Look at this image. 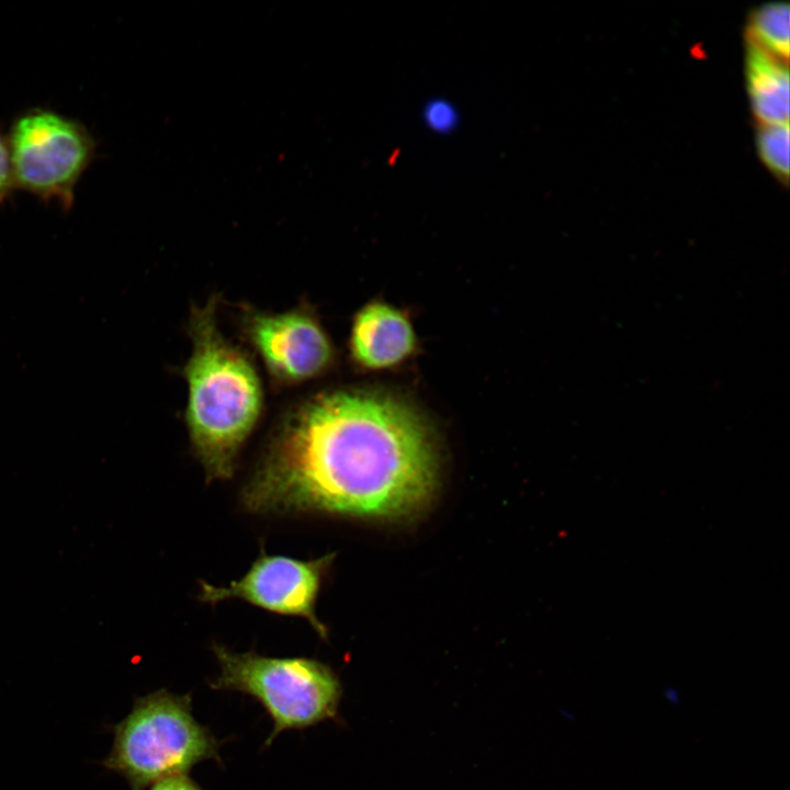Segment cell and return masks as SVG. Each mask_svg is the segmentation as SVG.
Returning <instances> with one entry per match:
<instances>
[{
  "label": "cell",
  "instance_id": "cell-1",
  "mask_svg": "<svg viewBox=\"0 0 790 790\" xmlns=\"http://www.w3.org/2000/svg\"><path fill=\"white\" fill-rule=\"evenodd\" d=\"M435 454L410 408L385 395L339 391L291 413L241 490L253 512L392 517L428 499Z\"/></svg>",
  "mask_w": 790,
  "mask_h": 790
},
{
  "label": "cell",
  "instance_id": "cell-2",
  "mask_svg": "<svg viewBox=\"0 0 790 790\" xmlns=\"http://www.w3.org/2000/svg\"><path fill=\"white\" fill-rule=\"evenodd\" d=\"M190 334L193 348L184 366L190 439L207 478H229L261 411L260 381L246 356L221 334L214 300L193 309Z\"/></svg>",
  "mask_w": 790,
  "mask_h": 790
},
{
  "label": "cell",
  "instance_id": "cell-3",
  "mask_svg": "<svg viewBox=\"0 0 790 790\" xmlns=\"http://www.w3.org/2000/svg\"><path fill=\"white\" fill-rule=\"evenodd\" d=\"M221 742L192 712L189 693L159 689L135 700L114 727L113 746L103 765L125 778L132 790L185 775L204 760L222 764Z\"/></svg>",
  "mask_w": 790,
  "mask_h": 790
},
{
  "label": "cell",
  "instance_id": "cell-4",
  "mask_svg": "<svg viewBox=\"0 0 790 790\" xmlns=\"http://www.w3.org/2000/svg\"><path fill=\"white\" fill-rule=\"evenodd\" d=\"M218 676L213 690L237 691L258 701L273 721L264 746L282 732L303 730L338 714L342 687L326 664L307 657H268L236 653L213 644Z\"/></svg>",
  "mask_w": 790,
  "mask_h": 790
},
{
  "label": "cell",
  "instance_id": "cell-5",
  "mask_svg": "<svg viewBox=\"0 0 790 790\" xmlns=\"http://www.w3.org/2000/svg\"><path fill=\"white\" fill-rule=\"evenodd\" d=\"M14 188L63 211L95 154V142L80 122L50 109L19 114L7 134Z\"/></svg>",
  "mask_w": 790,
  "mask_h": 790
},
{
  "label": "cell",
  "instance_id": "cell-6",
  "mask_svg": "<svg viewBox=\"0 0 790 790\" xmlns=\"http://www.w3.org/2000/svg\"><path fill=\"white\" fill-rule=\"evenodd\" d=\"M332 555L302 561L283 555L261 554L239 580L216 587L200 582V600L216 603L225 599H241L268 611L306 619L316 632L326 636V629L317 619L315 605L324 572Z\"/></svg>",
  "mask_w": 790,
  "mask_h": 790
},
{
  "label": "cell",
  "instance_id": "cell-7",
  "mask_svg": "<svg viewBox=\"0 0 790 790\" xmlns=\"http://www.w3.org/2000/svg\"><path fill=\"white\" fill-rule=\"evenodd\" d=\"M248 336L268 370L286 382H300L321 373L332 359L330 342L308 314L253 313L247 320Z\"/></svg>",
  "mask_w": 790,
  "mask_h": 790
},
{
  "label": "cell",
  "instance_id": "cell-8",
  "mask_svg": "<svg viewBox=\"0 0 790 790\" xmlns=\"http://www.w3.org/2000/svg\"><path fill=\"white\" fill-rule=\"evenodd\" d=\"M415 343L409 320L387 304L374 302L364 306L353 321L351 352L364 368L393 366L413 352Z\"/></svg>",
  "mask_w": 790,
  "mask_h": 790
},
{
  "label": "cell",
  "instance_id": "cell-9",
  "mask_svg": "<svg viewBox=\"0 0 790 790\" xmlns=\"http://www.w3.org/2000/svg\"><path fill=\"white\" fill-rule=\"evenodd\" d=\"M746 87L753 112L761 125L789 123L788 64L748 40Z\"/></svg>",
  "mask_w": 790,
  "mask_h": 790
},
{
  "label": "cell",
  "instance_id": "cell-10",
  "mask_svg": "<svg viewBox=\"0 0 790 790\" xmlns=\"http://www.w3.org/2000/svg\"><path fill=\"white\" fill-rule=\"evenodd\" d=\"M789 4L769 2L755 9L748 21L747 40L788 64Z\"/></svg>",
  "mask_w": 790,
  "mask_h": 790
},
{
  "label": "cell",
  "instance_id": "cell-11",
  "mask_svg": "<svg viewBox=\"0 0 790 790\" xmlns=\"http://www.w3.org/2000/svg\"><path fill=\"white\" fill-rule=\"evenodd\" d=\"M756 146L764 165L781 182L789 178V123L760 125Z\"/></svg>",
  "mask_w": 790,
  "mask_h": 790
},
{
  "label": "cell",
  "instance_id": "cell-12",
  "mask_svg": "<svg viewBox=\"0 0 790 790\" xmlns=\"http://www.w3.org/2000/svg\"><path fill=\"white\" fill-rule=\"evenodd\" d=\"M424 120L430 129L437 133L453 131L459 122L454 105L444 99H433L424 109Z\"/></svg>",
  "mask_w": 790,
  "mask_h": 790
},
{
  "label": "cell",
  "instance_id": "cell-13",
  "mask_svg": "<svg viewBox=\"0 0 790 790\" xmlns=\"http://www.w3.org/2000/svg\"><path fill=\"white\" fill-rule=\"evenodd\" d=\"M14 189L8 139L0 128V204L8 200Z\"/></svg>",
  "mask_w": 790,
  "mask_h": 790
},
{
  "label": "cell",
  "instance_id": "cell-14",
  "mask_svg": "<svg viewBox=\"0 0 790 790\" xmlns=\"http://www.w3.org/2000/svg\"><path fill=\"white\" fill-rule=\"evenodd\" d=\"M149 790H203L187 775H177L163 778L150 786Z\"/></svg>",
  "mask_w": 790,
  "mask_h": 790
},
{
  "label": "cell",
  "instance_id": "cell-15",
  "mask_svg": "<svg viewBox=\"0 0 790 790\" xmlns=\"http://www.w3.org/2000/svg\"><path fill=\"white\" fill-rule=\"evenodd\" d=\"M664 696L666 697L667 701L670 703H678L679 702V696L676 689L667 687L665 689Z\"/></svg>",
  "mask_w": 790,
  "mask_h": 790
}]
</instances>
